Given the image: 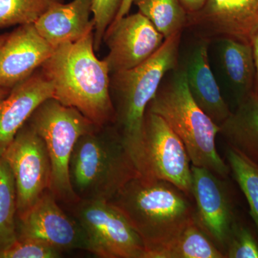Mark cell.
Here are the masks:
<instances>
[{
	"instance_id": "obj_1",
	"label": "cell",
	"mask_w": 258,
	"mask_h": 258,
	"mask_svg": "<svg viewBox=\"0 0 258 258\" xmlns=\"http://www.w3.org/2000/svg\"><path fill=\"white\" fill-rule=\"evenodd\" d=\"M95 52L91 29L78 41L55 48L40 69L53 86V98L101 128L113 124L115 109L109 70Z\"/></svg>"
},
{
	"instance_id": "obj_2",
	"label": "cell",
	"mask_w": 258,
	"mask_h": 258,
	"mask_svg": "<svg viewBox=\"0 0 258 258\" xmlns=\"http://www.w3.org/2000/svg\"><path fill=\"white\" fill-rule=\"evenodd\" d=\"M145 246L144 258L164 248L195 217L191 198L165 180L136 174L110 200Z\"/></svg>"
},
{
	"instance_id": "obj_3",
	"label": "cell",
	"mask_w": 258,
	"mask_h": 258,
	"mask_svg": "<svg viewBox=\"0 0 258 258\" xmlns=\"http://www.w3.org/2000/svg\"><path fill=\"white\" fill-rule=\"evenodd\" d=\"M181 33L177 32L166 39L159 50L143 63L110 76V91L115 109L113 126L140 175L144 174L146 111L166 75L177 67Z\"/></svg>"
},
{
	"instance_id": "obj_4",
	"label": "cell",
	"mask_w": 258,
	"mask_h": 258,
	"mask_svg": "<svg viewBox=\"0 0 258 258\" xmlns=\"http://www.w3.org/2000/svg\"><path fill=\"white\" fill-rule=\"evenodd\" d=\"M147 110L160 115L184 144L191 164L210 169L222 178L230 172L216 148L220 125L191 96L184 68L166 74Z\"/></svg>"
},
{
	"instance_id": "obj_5",
	"label": "cell",
	"mask_w": 258,
	"mask_h": 258,
	"mask_svg": "<svg viewBox=\"0 0 258 258\" xmlns=\"http://www.w3.org/2000/svg\"><path fill=\"white\" fill-rule=\"evenodd\" d=\"M136 174L122 139L111 125L80 137L70 160V181L79 201H110Z\"/></svg>"
},
{
	"instance_id": "obj_6",
	"label": "cell",
	"mask_w": 258,
	"mask_h": 258,
	"mask_svg": "<svg viewBox=\"0 0 258 258\" xmlns=\"http://www.w3.org/2000/svg\"><path fill=\"white\" fill-rule=\"evenodd\" d=\"M28 122L46 146L51 166L50 191L57 200L79 203L70 181V160L80 137L98 126L76 108L64 106L53 97L37 107Z\"/></svg>"
},
{
	"instance_id": "obj_7",
	"label": "cell",
	"mask_w": 258,
	"mask_h": 258,
	"mask_svg": "<svg viewBox=\"0 0 258 258\" xmlns=\"http://www.w3.org/2000/svg\"><path fill=\"white\" fill-rule=\"evenodd\" d=\"M76 204L75 218L84 232L86 250L101 258H144L143 241L111 202L83 200Z\"/></svg>"
},
{
	"instance_id": "obj_8",
	"label": "cell",
	"mask_w": 258,
	"mask_h": 258,
	"mask_svg": "<svg viewBox=\"0 0 258 258\" xmlns=\"http://www.w3.org/2000/svg\"><path fill=\"white\" fill-rule=\"evenodd\" d=\"M1 157L9 166L14 177L18 218L50 189L48 153L43 139L27 121Z\"/></svg>"
},
{
	"instance_id": "obj_9",
	"label": "cell",
	"mask_w": 258,
	"mask_h": 258,
	"mask_svg": "<svg viewBox=\"0 0 258 258\" xmlns=\"http://www.w3.org/2000/svg\"><path fill=\"white\" fill-rule=\"evenodd\" d=\"M144 174L169 181L192 198L191 162L184 144L160 115L147 110L143 131Z\"/></svg>"
},
{
	"instance_id": "obj_10",
	"label": "cell",
	"mask_w": 258,
	"mask_h": 258,
	"mask_svg": "<svg viewBox=\"0 0 258 258\" xmlns=\"http://www.w3.org/2000/svg\"><path fill=\"white\" fill-rule=\"evenodd\" d=\"M191 173L195 218L225 254L232 232L238 223L228 188L224 178L206 168L191 164Z\"/></svg>"
},
{
	"instance_id": "obj_11",
	"label": "cell",
	"mask_w": 258,
	"mask_h": 258,
	"mask_svg": "<svg viewBox=\"0 0 258 258\" xmlns=\"http://www.w3.org/2000/svg\"><path fill=\"white\" fill-rule=\"evenodd\" d=\"M18 239L41 242L57 250H86L84 232L76 219L64 213L57 199L47 190L28 212L17 220Z\"/></svg>"
},
{
	"instance_id": "obj_12",
	"label": "cell",
	"mask_w": 258,
	"mask_h": 258,
	"mask_svg": "<svg viewBox=\"0 0 258 258\" xmlns=\"http://www.w3.org/2000/svg\"><path fill=\"white\" fill-rule=\"evenodd\" d=\"M164 40V37L142 13L128 14L107 30L103 42L109 51L103 60L110 74L132 69L147 60Z\"/></svg>"
},
{
	"instance_id": "obj_13",
	"label": "cell",
	"mask_w": 258,
	"mask_h": 258,
	"mask_svg": "<svg viewBox=\"0 0 258 258\" xmlns=\"http://www.w3.org/2000/svg\"><path fill=\"white\" fill-rule=\"evenodd\" d=\"M186 26L205 40L227 37L252 45L258 30V0H208L203 9L188 15Z\"/></svg>"
},
{
	"instance_id": "obj_14",
	"label": "cell",
	"mask_w": 258,
	"mask_h": 258,
	"mask_svg": "<svg viewBox=\"0 0 258 258\" xmlns=\"http://www.w3.org/2000/svg\"><path fill=\"white\" fill-rule=\"evenodd\" d=\"M54 51L34 24L18 26L0 47V87L11 91L40 69Z\"/></svg>"
},
{
	"instance_id": "obj_15",
	"label": "cell",
	"mask_w": 258,
	"mask_h": 258,
	"mask_svg": "<svg viewBox=\"0 0 258 258\" xmlns=\"http://www.w3.org/2000/svg\"><path fill=\"white\" fill-rule=\"evenodd\" d=\"M53 92L52 83L38 69L0 101V157L37 107L53 97Z\"/></svg>"
},
{
	"instance_id": "obj_16",
	"label": "cell",
	"mask_w": 258,
	"mask_h": 258,
	"mask_svg": "<svg viewBox=\"0 0 258 258\" xmlns=\"http://www.w3.org/2000/svg\"><path fill=\"white\" fill-rule=\"evenodd\" d=\"M208 40L203 39L193 47L184 67L191 96L202 110L217 125L231 111L221 94L209 62Z\"/></svg>"
},
{
	"instance_id": "obj_17",
	"label": "cell",
	"mask_w": 258,
	"mask_h": 258,
	"mask_svg": "<svg viewBox=\"0 0 258 258\" xmlns=\"http://www.w3.org/2000/svg\"><path fill=\"white\" fill-rule=\"evenodd\" d=\"M92 0H72L56 5L34 25L37 32L54 47L78 41L94 29Z\"/></svg>"
},
{
	"instance_id": "obj_18",
	"label": "cell",
	"mask_w": 258,
	"mask_h": 258,
	"mask_svg": "<svg viewBox=\"0 0 258 258\" xmlns=\"http://www.w3.org/2000/svg\"><path fill=\"white\" fill-rule=\"evenodd\" d=\"M220 134L233 148L258 165V93L252 91L237 103L220 125Z\"/></svg>"
},
{
	"instance_id": "obj_19",
	"label": "cell",
	"mask_w": 258,
	"mask_h": 258,
	"mask_svg": "<svg viewBox=\"0 0 258 258\" xmlns=\"http://www.w3.org/2000/svg\"><path fill=\"white\" fill-rule=\"evenodd\" d=\"M217 40L222 71L239 103L254 91L255 66L252 45L227 37Z\"/></svg>"
},
{
	"instance_id": "obj_20",
	"label": "cell",
	"mask_w": 258,
	"mask_h": 258,
	"mask_svg": "<svg viewBox=\"0 0 258 258\" xmlns=\"http://www.w3.org/2000/svg\"><path fill=\"white\" fill-rule=\"evenodd\" d=\"M225 254L194 218L175 238L149 258H223Z\"/></svg>"
},
{
	"instance_id": "obj_21",
	"label": "cell",
	"mask_w": 258,
	"mask_h": 258,
	"mask_svg": "<svg viewBox=\"0 0 258 258\" xmlns=\"http://www.w3.org/2000/svg\"><path fill=\"white\" fill-rule=\"evenodd\" d=\"M134 4L165 40L187 25L188 14L179 0H135Z\"/></svg>"
},
{
	"instance_id": "obj_22",
	"label": "cell",
	"mask_w": 258,
	"mask_h": 258,
	"mask_svg": "<svg viewBox=\"0 0 258 258\" xmlns=\"http://www.w3.org/2000/svg\"><path fill=\"white\" fill-rule=\"evenodd\" d=\"M17 192L9 166L0 157V249L18 240Z\"/></svg>"
},
{
	"instance_id": "obj_23",
	"label": "cell",
	"mask_w": 258,
	"mask_h": 258,
	"mask_svg": "<svg viewBox=\"0 0 258 258\" xmlns=\"http://www.w3.org/2000/svg\"><path fill=\"white\" fill-rule=\"evenodd\" d=\"M226 157L230 171L248 203L258 235V165L229 146Z\"/></svg>"
},
{
	"instance_id": "obj_24",
	"label": "cell",
	"mask_w": 258,
	"mask_h": 258,
	"mask_svg": "<svg viewBox=\"0 0 258 258\" xmlns=\"http://www.w3.org/2000/svg\"><path fill=\"white\" fill-rule=\"evenodd\" d=\"M64 0H0V28L34 24Z\"/></svg>"
},
{
	"instance_id": "obj_25",
	"label": "cell",
	"mask_w": 258,
	"mask_h": 258,
	"mask_svg": "<svg viewBox=\"0 0 258 258\" xmlns=\"http://www.w3.org/2000/svg\"><path fill=\"white\" fill-rule=\"evenodd\" d=\"M123 0H92L93 20H94V49L98 51L105 34L114 21Z\"/></svg>"
},
{
	"instance_id": "obj_26",
	"label": "cell",
	"mask_w": 258,
	"mask_h": 258,
	"mask_svg": "<svg viewBox=\"0 0 258 258\" xmlns=\"http://www.w3.org/2000/svg\"><path fill=\"white\" fill-rule=\"evenodd\" d=\"M227 258H258V240L248 227L237 223L225 252Z\"/></svg>"
},
{
	"instance_id": "obj_27",
	"label": "cell",
	"mask_w": 258,
	"mask_h": 258,
	"mask_svg": "<svg viewBox=\"0 0 258 258\" xmlns=\"http://www.w3.org/2000/svg\"><path fill=\"white\" fill-rule=\"evenodd\" d=\"M62 252L46 244L31 240L18 239L0 249V258H56Z\"/></svg>"
},
{
	"instance_id": "obj_28",
	"label": "cell",
	"mask_w": 258,
	"mask_h": 258,
	"mask_svg": "<svg viewBox=\"0 0 258 258\" xmlns=\"http://www.w3.org/2000/svg\"><path fill=\"white\" fill-rule=\"evenodd\" d=\"M188 15L198 13L206 4L208 0H179Z\"/></svg>"
},
{
	"instance_id": "obj_29",
	"label": "cell",
	"mask_w": 258,
	"mask_h": 258,
	"mask_svg": "<svg viewBox=\"0 0 258 258\" xmlns=\"http://www.w3.org/2000/svg\"><path fill=\"white\" fill-rule=\"evenodd\" d=\"M252 52L255 66V84H254V91L258 93V30L252 40Z\"/></svg>"
},
{
	"instance_id": "obj_30",
	"label": "cell",
	"mask_w": 258,
	"mask_h": 258,
	"mask_svg": "<svg viewBox=\"0 0 258 258\" xmlns=\"http://www.w3.org/2000/svg\"><path fill=\"white\" fill-rule=\"evenodd\" d=\"M134 1H135V0H123L119 11H118V14H117L116 17H115L114 21H113L112 24L116 23L120 19L129 14V12H130L131 8H132Z\"/></svg>"
},
{
	"instance_id": "obj_31",
	"label": "cell",
	"mask_w": 258,
	"mask_h": 258,
	"mask_svg": "<svg viewBox=\"0 0 258 258\" xmlns=\"http://www.w3.org/2000/svg\"><path fill=\"white\" fill-rule=\"evenodd\" d=\"M10 92V90L6 89V88L0 87V101L4 99L5 97L8 96Z\"/></svg>"
},
{
	"instance_id": "obj_32",
	"label": "cell",
	"mask_w": 258,
	"mask_h": 258,
	"mask_svg": "<svg viewBox=\"0 0 258 258\" xmlns=\"http://www.w3.org/2000/svg\"><path fill=\"white\" fill-rule=\"evenodd\" d=\"M8 36H9V33H5L3 34V35H0V47H1L2 45H3V43L6 41Z\"/></svg>"
}]
</instances>
